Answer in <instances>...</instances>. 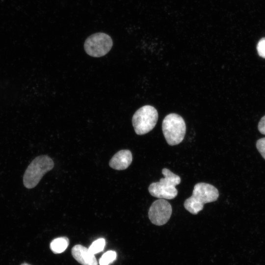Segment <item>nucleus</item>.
<instances>
[{
	"label": "nucleus",
	"instance_id": "obj_17",
	"mask_svg": "<svg viewBox=\"0 0 265 265\" xmlns=\"http://www.w3.org/2000/svg\"><path fill=\"white\" fill-rule=\"evenodd\" d=\"M21 265H30L28 264L27 263H23V264H21Z\"/></svg>",
	"mask_w": 265,
	"mask_h": 265
},
{
	"label": "nucleus",
	"instance_id": "obj_15",
	"mask_svg": "<svg viewBox=\"0 0 265 265\" xmlns=\"http://www.w3.org/2000/svg\"><path fill=\"white\" fill-rule=\"evenodd\" d=\"M256 147L263 158L265 159V137L257 140Z\"/></svg>",
	"mask_w": 265,
	"mask_h": 265
},
{
	"label": "nucleus",
	"instance_id": "obj_5",
	"mask_svg": "<svg viewBox=\"0 0 265 265\" xmlns=\"http://www.w3.org/2000/svg\"><path fill=\"white\" fill-rule=\"evenodd\" d=\"M112 45V40L108 35L98 32L90 35L86 39L84 48L88 55L99 57L107 54Z\"/></svg>",
	"mask_w": 265,
	"mask_h": 265
},
{
	"label": "nucleus",
	"instance_id": "obj_16",
	"mask_svg": "<svg viewBox=\"0 0 265 265\" xmlns=\"http://www.w3.org/2000/svg\"><path fill=\"white\" fill-rule=\"evenodd\" d=\"M258 130L261 133L265 134V115L261 118L258 124Z\"/></svg>",
	"mask_w": 265,
	"mask_h": 265
},
{
	"label": "nucleus",
	"instance_id": "obj_13",
	"mask_svg": "<svg viewBox=\"0 0 265 265\" xmlns=\"http://www.w3.org/2000/svg\"><path fill=\"white\" fill-rule=\"evenodd\" d=\"M116 253L109 250L105 253L99 260L100 265H108L112 263L116 258Z\"/></svg>",
	"mask_w": 265,
	"mask_h": 265
},
{
	"label": "nucleus",
	"instance_id": "obj_9",
	"mask_svg": "<svg viewBox=\"0 0 265 265\" xmlns=\"http://www.w3.org/2000/svg\"><path fill=\"white\" fill-rule=\"evenodd\" d=\"M132 156L129 150H122L117 152L111 158L109 162L112 168L122 170L127 168L131 164Z\"/></svg>",
	"mask_w": 265,
	"mask_h": 265
},
{
	"label": "nucleus",
	"instance_id": "obj_1",
	"mask_svg": "<svg viewBox=\"0 0 265 265\" xmlns=\"http://www.w3.org/2000/svg\"><path fill=\"white\" fill-rule=\"evenodd\" d=\"M164 177L152 183L148 190L151 195L159 199H172L178 194L175 186L181 183L180 177L167 168L162 170Z\"/></svg>",
	"mask_w": 265,
	"mask_h": 265
},
{
	"label": "nucleus",
	"instance_id": "obj_3",
	"mask_svg": "<svg viewBox=\"0 0 265 265\" xmlns=\"http://www.w3.org/2000/svg\"><path fill=\"white\" fill-rule=\"evenodd\" d=\"M162 130L167 143L171 146L177 145L184 138L186 132V123L179 115L170 113L163 120Z\"/></svg>",
	"mask_w": 265,
	"mask_h": 265
},
{
	"label": "nucleus",
	"instance_id": "obj_2",
	"mask_svg": "<svg viewBox=\"0 0 265 265\" xmlns=\"http://www.w3.org/2000/svg\"><path fill=\"white\" fill-rule=\"evenodd\" d=\"M54 166L52 159L46 155L35 158L26 168L23 177V183L27 188L36 186L42 178Z\"/></svg>",
	"mask_w": 265,
	"mask_h": 265
},
{
	"label": "nucleus",
	"instance_id": "obj_14",
	"mask_svg": "<svg viewBox=\"0 0 265 265\" xmlns=\"http://www.w3.org/2000/svg\"><path fill=\"white\" fill-rule=\"evenodd\" d=\"M258 54L261 57L265 58V38H261L257 46Z\"/></svg>",
	"mask_w": 265,
	"mask_h": 265
},
{
	"label": "nucleus",
	"instance_id": "obj_8",
	"mask_svg": "<svg viewBox=\"0 0 265 265\" xmlns=\"http://www.w3.org/2000/svg\"><path fill=\"white\" fill-rule=\"evenodd\" d=\"M72 254L74 258L82 265H98L95 255L88 248L80 245H75L72 249Z\"/></svg>",
	"mask_w": 265,
	"mask_h": 265
},
{
	"label": "nucleus",
	"instance_id": "obj_10",
	"mask_svg": "<svg viewBox=\"0 0 265 265\" xmlns=\"http://www.w3.org/2000/svg\"><path fill=\"white\" fill-rule=\"evenodd\" d=\"M69 244V239L66 237H59L53 239L50 243V248L54 254L63 252Z\"/></svg>",
	"mask_w": 265,
	"mask_h": 265
},
{
	"label": "nucleus",
	"instance_id": "obj_12",
	"mask_svg": "<svg viewBox=\"0 0 265 265\" xmlns=\"http://www.w3.org/2000/svg\"><path fill=\"white\" fill-rule=\"evenodd\" d=\"M106 244L105 239L103 238H100L95 240L88 248L90 253L95 255L104 250Z\"/></svg>",
	"mask_w": 265,
	"mask_h": 265
},
{
	"label": "nucleus",
	"instance_id": "obj_4",
	"mask_svg": "<svg viewBox=\"0 0 265 265\" xmlns=\"http://www.w3.org/2000/svg\"><path fill=\"white\" fill-rule=\"evenodd\" d=\"M158 119V113L153 106L146 105L137 109L132 118V123L135 133L138 135L145 134L156 126Z\"/></svg>",
	"mask_w": 265,
	"mask_h": 265
},
{
	"label": "nucleus",
	"instance_id": "obj_11",
	"mask_svg": "<svg viewBox=\"0 0 265 265\" xmlns=\"http://www.w3.org/2000/svg\"><path fill=\"white\" fill-rule=\"evenodd\" d=\"M184 207L191 213L196 214L203 209L204 204L191 196L186 200Z\"/></svg>",
	"mask_w": 265,
	"mask_h": 265
},
{
	"label": "nucleus",
	"instance_id": "obj_6",
	"mask_svg": "<svg viewBox=\"0 0 265 265\" xmlns=\"http://www.w3.org/2000/svg\"><path fill=\"white\" fill-rule=\"evenodd\" d=\"M170 204L164 199H159L154 201L150 206L148 215L151 222L160 226L165 224L172 214Z\"/></svg>",
	"mask_w": 265,
	"mask_h": 265
},
{
	"label": "nucleus",
	"instance_id": "obj_7",
	"mask_svg": "<svg viewBox=\"0 0 265 265\" xmlns=\"http://www.w3.org/2000/svg\"><path fill=\"white\" fill-rule=\"evenodd\" d=\"M192 196L204 204L216 201L219 196V192L217 189L212 185L199 183L194 186Z\"/></svg>",
	"mask_w": 265,
	"mask_h": 265
}]
</instances>
